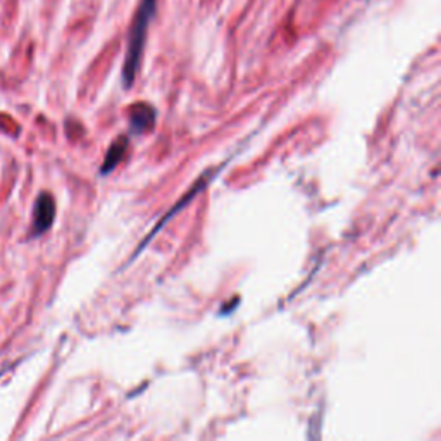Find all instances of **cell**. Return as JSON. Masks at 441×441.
Masks as SVG:
<instances>
[{"instance_id": "obj_1", "label": "cell", "mask_w": 441, "mask_h": 441, "mask_svg": "<svg viewBox=\"0 0 441 441\" xmlns=\"http://www.w3.org/2000/svg\"><path fill=\"white\" fill-rule=\"evenodd\" d=\"M157 0H142L140 2L138 12L133 21L131 32H129V42H128V52H126V61L123 66V79H125L126 86H131L135 81L136 71H138L140 59H142L143 47H145L147 40V29H149L150 21H152L153 14H155Z\"/></svg>"}, {"instance_id": "obj_4", "label": "cell", "mask_w": 441, "mask_h": 441, "mask_svg": "<svg viewBox=\"0 0 441 441\" xmlns=\"http://www.w3.org/2000/svg\"><path fill=\"white\" fill-rule=\"evenodd\" d=\"M126 147H128V140L123 138V136L114 143V145L110 147L109 152H107L105 160H103L102 173H110L119 162H121L123 157H125L126 153Z\"/></svg>"}, {"instance_id": "obj_2", "label": "cell", "mask_w": 441, "mask_h": 441, "mask_svg": "<svg viewBox=\"0 0 441 441\" xmlns=\"http://www.w3.org/2000/svg\"><path fill=\"white\" fill-rule=\"evenodd\" d=\"M55 219V202L50 193H40L33 212V235L40 236L50 229Z\"/></svg>"}, {"instance_id": "obj_3", "label": "cell", "mask_w": 441, "mask_h": 441, "mask_svg": "<svg viewBox=\"0 0 441 441\" xmlns=\"http://www.w3.org/2000/svg\"><path fill=\"white\" fill-rule=\"evenodd\" d=\"M153 119H155V110L149 103H136L129 110V121L135 131L142 133L150 129L153 126Z\"/></svg>"}]
</instances>
